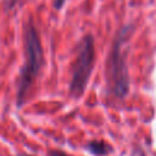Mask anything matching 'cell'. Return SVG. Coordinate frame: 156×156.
I'll return each instance as SVG.
<instances>
[{
    "mask_svg": "<svg viewBox=\"0 0 156 156\" xmlns=\"http://www.w3.org/2000/svg\"><path fill=\"white\" fill-rule=\"evenodd\" d=\"M95 61V46L94 38L90 34H87L82 38L74 62L72 65V74L69 82V94L74 98H79L88 83L93 72Z\"/></svg>",
    "mask_w": 156,
    "mask_h": 156,
    "instance_id": "cell-3",
    "label": "cell"
},
{
    "mask_svg": "<svg viewBox=\"0 0 156 156\" xmlns=\"http://www.w3.org/2000/svg\"><path fill=\"white\" fill-rule=\"evenodd\" d=\"M88 149H89V151L91 154H94L96 156H104V155L108 154L110 150H111V147L106 143H104V141H96V140L89 143L88 144Z\"/></svg>",
    "mask_w": 156,
    "mask_h": 156,
    "instance_id": "cell-4",
    "label": "cell"
},
{
    "mask_svg": "<svg viewBox=\"0 0 156 156\" xmlns=\"http://www.w3.org/2000/svg\"><path fill=\"white\" fill-rule=\"evenodd\" d=\"M24 58L26 60L20 73L17 89L18 106H21L27 100L28 93L44 65V52L40 35L32 21H28L24 27Z\"/></svg>",
    "mask_w": 156,
    "mask_h": 156,
    "instance_id": "cell-1",
    "label": "cell"
},
{
    "mask_svg": "<svg viewBox=\"0 0 156 156\" xmlns=\"http://www.w3.org/2000/svg\"><path fill=\"white\" fill-rule=\"evenodd\" d=\"M50 156H68V155H66V154H65V152H62V151L54 150V151H51V152H50Z\"/></svg>",
    "mask_w": 156,
    "mask_h": 156,
    "instance_id": "cell-6",
    "label": "cell"
},
{
    "mask_svg": "<svg viewBox=\"0 0 156 156\" xmlns=\"http://www.w3.org/2000/svg\"><path fill=\"white\" fill-rule=\"evenodd\" d=\"M129 33L130 26H126L118 32L107 58V82L111 91L117 98H124L129 91L127 50L124 48Z\"/></svg>",
    "mask_w": 156,
    "mask_h": 156,
    "instance_id": "cell-2",
    "label": "cell"
},
{
    "mask_svg": "<svg viewBox=\"0 0 156 156\" xmlns=\"http://www.w3.org/2000/svg\"><path fill=\"white\" fill-rule=\"evenodd\" d=\"M66 2V0H54V4H55V7L57 9V10H60L62 6H63V4Z\"/></svg>",
    "mask_w": 156,
    "mask_h": 156,
    "instance_id": "cell-5",
    "label": "cell"
},
{
    "mask_svg": "<svg viewBox=\"0 0 156 156\" xmlns=\"http://www.w3.org/2000/svg\"><path fill=\"white\" fill-rule=\"evenodd\" d=\"M18 156H34V155H18Z\"/></svg>",
    "mask_w": 156,
    "mask_h": 156,
    "instance_id": "cell-7",
    "label": "cell"
}]
</instances>
